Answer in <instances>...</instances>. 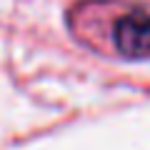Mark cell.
I'll return each instance as SVG.
<instances>
[{"label": "cell", "mask_w": 150, "mask_h": 150, "mask_svg": "<svg viewBox=\"0 0 150 150\" xmlns=\"http://www.w3.org/2000/svg\"><path fill=\"white\" fill-rule=\"evenodd\" d=\"M115 50L125 58H140L150 53V15L130 10L115 20Z\"/></svg>", "instance_id": "1"}]
</instances>
